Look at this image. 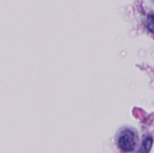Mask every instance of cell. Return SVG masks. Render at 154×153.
Returning a JSON list of instances; mask_svg holds the SVG:
<instances>
[{"mask_svg":"<svg viewBox=\"0 0 154 153\" xmlns=\"http://www.w3.org/2000/svg\"><path fill=\"white\" fill-rule=\"evenodd\" d=\"M135 136L133 132L130 130H126L120 135L118 139V146L119 148L125 152L132 151L135 147Z\"/></svg>","mask_w":154,"mask_h":153,"instance_id":"obj_1","label":"cell"},{"mask_svg":"<svg viewBox=\"0 0 154 153\" xmlns=\"http://www.w3.org/2000/svg\"><path fill=\"white\" fill-rule=\"evenodd\" d=\"M152 146V139L150 137H147L143 140L140 153H149L151 148Z\"/></svg>","mask_w":154,"mask_h":153,"instance_id":"obj_2","label":"cell"},{"mask_svg":"<svg viewBox=\"0 0 154 153\" xmlns=\"http://www.w3.org/2000/svg\"><path fill=\"white\" fill-rule=\"evenodd\" d=\"M147 27L152 32H154V14H151V15L148 16V18H147Z\"/></svg>","mask_w":154,"mask_h":153,"instance_id":"obj_3","label":"cell"}]
</instances>
